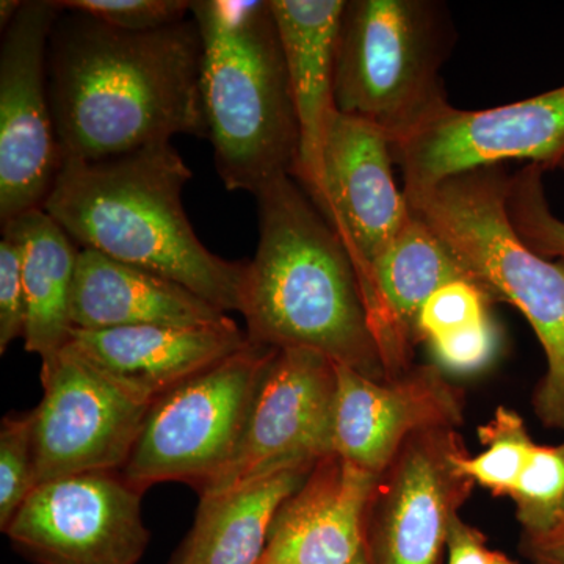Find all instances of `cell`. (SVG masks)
<instances>
[{"label":"cell","mask_w":564,"mask_h":564,"mask_svg":"<svg viewBox=\"0 0 564 564\" xmlns=\"http://www.w3.org/2000/svg\"><path fill=\"white\" fill-rule=\"evenodd\" d=\"M58 17L47 80L62 161L98 162L176 135L207 137L193 18L147 32Z\"/></svg>","instance_id":"1"},{"label":"cell","mask_w":564,"mask_h":564,"mask_svg":"<svg viewBox=\"0 0 564 564\" xmlns=\"http://www.w3.org/2000/svg\"><path fill=\"white\" fill-rule=\"evenodd\" d=\"M259 242L245 265L240 314L259 347L321 352L388 380L358 274L343 242L293 176L256 193Z\"/></svg>","instance_id":"2"},{"label":"cell","mask_w":564,"mask_h":564,"mask_svg":"<svg viewBox=\"0 0 564 564\" xmlns=\"http://www.w3.org/2000/svg\"><path fill=\"white\" fill-rule=\"evenodd\" d=\"M192 170L172 141L106 161H63L43 210L82 248L161 274L214 304L240 313L247 262L207 250L182 192Z\"/></svg>","instance_id":"3"},{"label":"cell","mask_w":564,"mask_h":564,"mask_svg":"<svg viewBox=\"0 0 564 564\" xmlns=\"http://www.w3.org/2000/svg\"><path fill=\"white\" fill-rule=\"evenodd\" d=\"M202 98L215 166L228 191L256 195L293 176L300 126L269 0H196Z\"/></svg>","instance_id":"4"},{"label":"cell","mask_w":564,"mask_h":564,"mask_svg":"<svg viewBox=\"0 0 564 564\" xmlns=\"http://www.w3.org/2000/svg\"><path fill=\"white\" fill-rule=\"evenodd\" d=\"M510 180L499 166H488L406 199L469 280L530 323L547 362L534 392V413L549 429H564V261L538 254L516 231L507 210Z\"/></svg>","instance_id":"5"},{"label":"cell","mask_w":564,"mask_h":564,"mask_svg":"<svg viewBox=\"0 0 564 564\" xmlns=\"http://www.w3.org/2000/svg\"><path fill=\"white\" fill-rule=\"evenodd\" d=\"M447 13L426 0H348L337 40L336 110L377 126L392 143L448 106L441 69Z\"/></svg>","instance_id":"6"},{"label":"cell","mask_w":564,"mask_h":564,"mask_svg":"<svg viewBox=\"0 0 564 564\" xmlns=\"http://www.w3.org/2000/svg\"><path fill=\"white\" fill-rule=\"evenodd\" d=\"M274 352L250 343L155 400L121 474L143 491L163 481L202 489L231 458Z\"/></svg>","instance_id":"7"},{"label":"cell","mask_w":564,"mask_h":564,"mask_svg":"<svg viewBox=\"0 0 564 564\" xmlns=\"http://www.w3.org/2000/svg\"><path fill=\"white\" fill-rule=\"evenodd\" d=\"M61 9L22 2L0 46V223L43 209L62 169L47 80V54Z\"/></svg>","instance_id":"8"},{"label":"cell","mask_w":564,"mask_h":564,"mask_svg":"<svg viewBox=\"0 0 564 564\" xmlns=\"http://www.w3.org/2000/svg\"><path fill=\"white\" fill-rule=\"evenodd\" d=\"M456 429L413 434L378 475L364 516L369 564H436L474 484L459 469Z\"/></svg>","instance_id":"9"},{"label":"cell","mask_w":564,"mask_h":564,"mask_svg":"<svg viewBox=\"0 0 564 564\" xmlns=\"http://www.w3.org/2000/svg\"><path fill=\"white\" fill-rule=\"evenodd\" d=\"M392 151L404 196L507 161L555 169L564 159V87L494 109L462 110L448 104L392 143Z\"/></svg>","instance_id":"10"},{"label":"cell","mask_w":564,"mask_h":564,"mask_svg":"<svg viewBox=\"0 0 564 564\" xmlns=\"http://www.w3.org/2000/svg\"><path fill=\"white\" fill-rule=\"evenodd\" d=\"M143 489L121 470L36 486L6 533L36 564H137L147 552Z\"/></svg>","instance_id":"11"},{"label":"cell","mask_w":564,"mask_h":564,"mask_svg":"<svg viewBox=\"0 0 564 564\" xmlns=\"http://www.w3.org/2000/svg\"><path fill=\"white\" fill-rule=\"evenodd\" d=\"M43 399L32 410L36 484L122 470L150 404L137 402L66 345L41 364Z\"/></svg>","instance_id":"12"},{"label":"cell","mask_w":564,"mask_h":564,"mask_svg":"<svg viewBox=\"0 0 564 564\" xmlns=\"http://www.w3.org/2000/svg\"><path fill=\"white\" fill-rule=\"evenodd\" d=\"M336 364L317 351L276 350L262 375L231 458L199 489L203 496L333 454Z\"/></svg>","instance_id":"13"},{"label":"cell","mask_w":564,"mask_h":564,"mask_svg":"<svg viewBox=\"0 0 564 564\" xmlns=\"http://www.w3.org/2000/svg\"><path fill=\"white\" fill-rule=\"evenodd\" d=\"M393 165L392 141L381 129L334 110L323 140L321 174L306 193L350 256L361 289L378 259L413 220Z\"/></svg>","instance_id":"14"},{"label":"cell","mask_w":564,"mask_h":564,"mask_svg":"<svg viewBox=\"0 0 564 564\" xmlns=\"http://www.w3.org/2000/svg\"><path fill=\"white\" fill-rule=\"evenodd\" d=\"M336 372L333 454L366 473H383L413 434L463 423L462 389L437 367L414 366L384 381L337 364Z\"/></svg>","instance_id":"15"},{"label":"cell","mask_w":564,"mask_h":564,"mask_svg":"<svg viewBox=\"0 0 564 564\" xmlns=\"http://www.w3.org/2000/svg\"><path fill=\"white\" fill-rule=\"evenodd\" d=\"M248 344L247 333L228 317L207 325L73 329L68 347L137 402L151 406Z\"/></svg>","instance_id":"16"},{"label":"cell","mask_w":564,"mask_h":564,"mask_svg":"<svg viewBox=\"0 0 564 564\" xmlns=\"http://www.w3.org/2000/svg\"><path fill=\"white\" fill-rule=\"evenodd\" d=\"M377 477L343 456H323L274 514L259 564L355 563Z\"/></svg>","instance_id":"17"},{"label":"cell","mask_w":564,"mask_h":564,"mask_svg":"<svg viewBox=\"0 0 564 564\" xmlns=\"http://www.w3.org/2000/svg\"><path fill=\"white\" fill-rule=\"evenodd\" d=\"M458 280H469L462 263L413 214L410 225L375 263L362 289L388 380L414 367L423 304L437 289Z\"/></svg>","instance_id":"18"},{"label":"cell","mask_w":564,"mask_h":564,"mask_svg":"<svg viewBox=\"0 0 564 564\" xmlns=\"http://www.w3.org/2000/svg\"><path fill=\"white\" fill-rule=\"evenodd\" d=\"M300 126L293 177L311 191L321 174L326 126L336 110L334 74L345 0H269Z\"/></svg>","instance_id":"19"},{"label":"cell","mask_w":564,"mask_h":564,"mask_svg":"<svg viewBox=\"0 0 564 564\" xmlns=\"http://www.w3.org/2000/svg\"><path fill=\"white\" fill-rule=\"evenodd\" d=\"M225 318L228 314L177 282L80 248L70 292L74 329L207 325Z\"/></svg>","instance_id":"20"},{"label":"cell","mask_w":564,"mask_h":564,"mask_svg":"<svg viewBox=\"0 0 564 564\" xmlns=\"http://www.w3.org/2000/svg\"><path fill=\"white\" fill-rule=\"evenodd\" d=\"M315 464H296L203 496L191 533L172 564H259L282 502L306 480Z\"/></svg>","instance_id":"21"},{"label":"cell","mask_w":564,"mask_h":564,"mask_svg":"<svg viewBox=\"0 0 564 564\" xmlns=\"http://www.w3.org/2000/svg\"><path fill=\"white\" fill-rule=\"evenodd\" d=\"M22 250V280L28 302L25 351L41 364L65 350L73 333L70 292L79 251L69 234L43 209L25 212L2 226Z\"/></svg>","instance_id":"22"},{"label":"cell","mask_w":564,"mask_h":564,"mask_svg":"<svg viewBox=\"0 0 564 564\" xmlns=\"http://www.w3.org/2000/svg\"><path fill=\"white\" fill-rule=\"evenodd\" d=\"M477 433L484 452L463 455L459 469L474 485L484 486L494 496H510L534 447L524 419L510 408L499 406Z\"/></svg>","instance_id":"23"},{"label":"cell","mask_w":564,"mask_h":564,"mask_svg":"<svg viewBox=\"0 0 564 564\" xmlns=\"http://www.w3.org/2000/svg\"><path fill=\"white\" fill-rule=\"evenodd\" d=\"M510 497L524 534L552 529L564 516V444H534Z\"/></svg>","instance_id":"24"},{"label":"cell","mask_w":564,"mask_h":564,"mask_svg":"<svg viewBox=\"0 0 564 564\" xmlns=\"http://www.w3.org/2000/svg\"><path fill=\"white\" fill-rule=\"evenodd\" d=\"M560 169L564 170V159ZM507 210L516 231L534 252L564 261V221L549 207L541 166L530 163L511 176Z\"/></svg>","instance_id":"25"},{"label":"cell","mask_w":564,"mask_h":564,"mask_svg":"<svg viewBox=\"0 0 564 564\" xmlns=\"http://www.w3.org/2000/svg\"><path fill=\"white\" fill-rule=\"evenodd\" d=\"M32 411L7 415L0 426V529L6 532L14 516L36 488Z\"/></svg>","instance_id":"26"},{"label":"cell","mask_w":564,"mask_h":564,"mask_svg":"<svg viewBox=\"0 0 564 564\" xmlns=\"http://www.w3.org/2000/svg\"><path fill=\"white\" fill-rule=\"evenodd\" d=\"M55 6L129 32L169 28L192 14V2L185 0H62Z\"/></svg>","instance_id":"27"},{"label":"cell","mask_w":564,"mask_h":564,"mask_svg":"<svg viewBox=\"0 0 564 564\" xmlns=\"http://www.w3.org/2000/svg\"><path fill=\"white\" fill-rule=\"evenodd\" d=\"M491 300L475 282H448L426 300L419 315L421 343L488 321Z\"/></svg>","instance_id":"28"},{"label":"cell","mask_w":564,"mask_h":564,"mask_svg":"<svg viewBox=\"0 0 564 564\" xmlns=\"http://www.w3.org/2000/svg\"><path fill=\"white\" fill-rule=\"evenodd\" d=\"M28 302L22 280V250L10 237L0 242V352L14 340L24 339Z\"/></svg>","instance_id":"29"},{"label":"cell","mask_w":564,"mask_h":564,"mask_svg":"<svg viewBox=\"0 0 564 564\" xmlns=\"http://www.w3.org/2000/svg\"><path fill=\"white\" fill-rule=\"evenodd\" d=\"M434 359L444 369L473 373L484 369L497 350V329L491 318L462 332L429 340Z\"/></svg>","instance_id":"30"},{"label":"cell","mask_w":564,"mask_h":564,"mask_svg":"<svg viewBox=\"0 0 564 564\" xmlns=\"http://www.w3.org/2000/svg\"><path fill=\"white\" fill-rule=\"evenodd\" d=\"M448 564H489L492 551L486 545L485 534L466 524L456 516L447 534Z\"/></svg>","instance_id":"31"},{"label":"cell","mask_w":564,"mask_h":564,"mask_svg":"<svg viewBox=\"0 0 564 564\" xmlns=\"http://www.w3.org/2000/svg\"><path fill=\"white\" fill-rule=\"evenodd\" d=\"M524 552L534 564H564V516L547 532L524 534Z\"/></svg>","instance_id":"32"},{"label":"cell","mask_w":564,"mask_h":564,"mask_svg":"<svg viewBox=\"0 0 564 564\" xmlns=\"http://www.w3.org/2000/svg\"><path fill=\"white\" fill-rule=\"evenodd\" d=\"M21 7L22 2H18V0H2L0 2V28H2V32L9 28L11 21L20 13Z\"/></svg>","instance_id":"33"},{"label":"cell","mask_w":564,"mask_h":564,"mask_svg":"<svg viewBox=\"0 0 564 564\" xmlns=\"http://www.w3.org/2000/svg\"><path fill=\"white\" fill-rule=\"evenodd\" d=\"M489 564H516L508 560L507 556L499 554V552H494L491 562Z\"/></svg>","instance_id":"34"},{"label":"cell","mask_w":564,"mask_h":564,"mask_svg":"<svg viewBox=\"0 0 564 564\" xmlns=\"http://www.w3.org/2000/svg\"><path fill=\"white\" fill-rule=\"evenodd\" d=\"M352 564H369V562H367L366 554L362 552V554L359 555V558Z\"/></svg>","instance_id":"35"}]
</instances>
